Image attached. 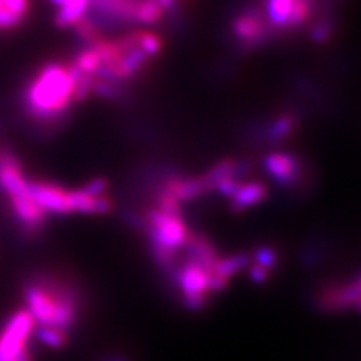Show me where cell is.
<instances>
[{"label": "cell", "mask_w": 361, "mask_h": 361, "mask_svg": "<svg viewBox=\"0 0 361 361\" xmlns=\"http://www.w3.org/2000/svg\"><path fill=\"white\" fill-rule=\"evenodd\" d=\"M75 82L70 65L49 63L32 78L25 89L26 113L38 122L59 121L74 103Z\"/></svg>", "instance_id": "6da1fadb"}, {"label": "cell", "mask_w": 361, "mask_h": 361, "mask_svg": "<svg viewBox=\"0 0 361 361\" xmlns=\"http://www.w3.org/2000/svg\"><path fill=\"white\" fill-rule=\"evenodd\" d=\"M25 298L35 325L70 334L80 312V300L73 288L56 279H38L26 285Z\"/></svg>", "instance_id": "7a4b0ae2"}, {"label": "cell", "mask_w": 361, "mask_h": 361, "mask_svg": "<svg viewBox=\"0 0 361 361\" xmlns=\"http://www.w3.org/2000/svg\"><path fill=\"white\" fill-rule=\"evenodd\" d=\"M35 330V321L23 309L14 313L0 330V361H33L29 338Z\"/></svg>", "instance_id": "3957f363"}, {"label": "cell", "mask_w": 361, "mask_h": 361, "mask_svg": "<svg viewBox=\"0 0 361 361\" xmlns=\"http://www.w3.org/2000/svg\"><path fill=\"white\" fill-rule=\"evenodd\" d=\"M211 271L202 265L188 261L179 269L178 283L183 292L184 304L190 310H202L209 298Z\"/></svg>", "instance_id": "277c9868"}, {"label": "cell", "mask_w": 361, "mask_h": 361, "mask_svg": "<svg viewBox=\"0 0 361 361\" xmlns=\"http://www.w3.org/2000/svg\"><path fill=\"white\" fill-rule=\"evenodd\" d=\"M146 220L149 224L152 244L178 250L179 247L187 244L191 235L180 216H172V214H166L160 209H151L148 211Z\"/></svg>", "instance_id": "5b68a950"}, {"label": "cell", "mask_w": 361, "mask_h": 361, "mask_svg": "<svg viewBox=\"0 0 361 361\" xmlns=\"http://www.w3.org/2000/svg\"><path fill=\"white\" fill-rule=\"evenodd\" d=\"M71 191L45 180H29V195L45 212L71 214Z\"/></svg>", "instance_id": "8992f818"}, {"label": "cell", "mask_w": 361, "mask_h": 361, "mask_svg": "<svg viewBox=\"0 0 361 361\" xmlns=\"http://www.w3.org/2000/svg\"><path fill=\"white\" fill-rule=\"evenodd\" d=\"M232 30L245 47H256L265 42L269 33V25L265 21L264 13L248 11L233 20Z\"/></svg>", "instance_id": "52a82bcc"}, {"label": "cell", "mask_w": 361, "mask_h": 361, "mask_svg": "<svg viewBox=\"0 0 361 361\" xmlns=\"http://www.w3.org/2000/svg\"><path fill=\"white\" fill-rule=\"evenodd\" d=\"M319 307L324 312H343L358 309L360 306V281L326 288L318 298Z\"/></svg>", "instance_id": "ba28073f"}, {"label": "cell", "mask_w": 361, "mask_h": 361, "mask_svg": "<svg viewBox=\"0 0 361 361\" xmlns=\"http://www.w3.org/2000/svg\"><path fill=\"white\" fill-rule=\"evenodd\" d=\"M265 169L271 176L283 185L293 184L301 175V164L298 158L283 152L269 154L265 158Z\"/></svg>", "instance_id": "9c48e42d"}, {"label": "cell", "mask_w": 361, "mask_h": 361, "mask_svg": "<svg viewBox=\"0 0 361 361\" xmlns=\"http://www.w3.org/2000/svg\"><path fill=\"white\" fill-rule=\"evenodd\" d=\"M164 190L169 191L171 195H173L179 202L193 200L211 191L203 175L199 178H188V179L172 178L167 180Z\"/></svg>", "instance_id": "30bf717a"}, {"label": "cell", "mask_w": 361, "mask_h": 361, "mask_svg": "<svg viewBox=\"0 0 361 361\" xmlns=\"http://www.w3.org/2000/svg\"><path fill=\"white\" fill-rule=\"evenodd\" d=\"M185 247L190 255V261H193L209 271H212L214 265L219 261L216 247L203 235H190Z\"/></svg>", "instance_id": "8fae6325"}, {"label": "cell", "mask_w": 361, "mask_h": 361, "mask_svg": "<svg viewBox=\"0 0 361 361\" xmlns=\"http://www.w3.org/2000/svg\"><path fill=\"white\" fill-rule=\"evenodd\" d=\"M139 0H89L98 13L116 21H134Z\"/></svg>", "instance_id": "7c38bea8"}, {"label": "cell", "mask_w": 361, "mask_h": 361, "mask_svg": "<svg viewBox=\"0 0 361 361\" xmlns=\"http://www.w3.org/2000/svg\"><path fill=\"white\" fill-rule=\"evenodd\" d=\"M267 197V188L262 183H247L240 185V188L235 191V195L231 197L232 199V211L233 212H241L245 208H250L253 205H257V203L264 202Z\"/></svg>", "instance_id": "4fadbf2b"}, {"label": "cell", "mask_w": 361, "mask_h": 361, "mask_svg": "<svg viewBox=\"0 0 361 361\" xmlns=\"http://www.w3.org/2000/svg\"><path fill=\"white\" fill-rule=\"evenodd\" d=\"M87 8H89V0H65L62 5H59L58 14L54 17L56 26L59 27L74 26L78 20L85 17Z\"/></svg>", "instance_id": "5bb4252c"}, {"label": "cell", "mask_w": 361, "mask_h": 361, "mask_svg": "<svg viewBox=\"0 0 361 361\" xmlns=\"http://www.w3.org/2000/svg\"><path fill=\"white\" fill-rule=\"evenodd\" d=\"M292 5L293 0H267L265 11L269 20V27L288 29Z\"/></svg>", "instance_id": "9a60e30c"}, {"label": "cell", "mask_w": 361, "mask_h": 361, "mask_svg": "<svg viewBox=\"0 0 361 361\" xmlns=\"http://www.w3.org/2000/svg\"><path fill=\"white\" fill-rule=\"evenodd\" d=\"M250 261H252V257H250V255H247V253L233 255V256L223 257V259L219 257V261L216 262V265H214V268H212V273L229 280L235 274H238L243 268H245L247 265H250Z\"/></svg>", "instance_id": "2e32d148"}, {"label": "cell", "mask_w": 361, "mask_h": 361, "mask_svg": "<svg viewBox=\"0 0 361 361\" xmlns=\"http://www.w3.org/2000/svg\"><path fill=\"white\" fill-rule=\"evenodd\" d=\"M164 14L163 8L157 4V0H139L137 8H135L134 23H142V25H155L160 21Z\"/></svg>", "instance_id": "e0dca14e"}, {"label": "cell", "mask_w": 361, "mask_h": 361, "mask_svg": "<svg viewBox=\"0 0 361 361\" xmlns=\"http://www.w3.org/2000/svg\"><path fill=\"white\" fill-rule=\"evenodd\" d=\"M35 337H38V341L44 343L45 346L53 348V349H61L68 343V338H70V334H66L61 330L50 329V326H39L35 325Z\"/></svg>", "instance_id": "ac0fdd59"}, {"label": "cell", "mask_w": 361, "mask_h": 361, "mask_svg": "<svg viewBox=\"0 0 361 361\" xmlns=\"http://www.w3.org/2000/svg\"><path fill=\"white\" fill-rule=\"evenodd\" d=\"M78 70H80L82 73L87 74V75H95V71L98 70V66L101 63V59H99V54L98 51L95 50L94 45H89L87 49H85L83 51H80L77 54L75 61L73 62Z\"/></svg>", "instance_id": "d6986e66"}, {"label": "cell", "mask_w": 361, "mask_h": 361, "mask_svg": "<svg viewBox=\"0 0 361 361\" xmlns=\"http://www.w3.org/2000/svg\"><path fill=\"white\" fill-rule=\"evenodd\" d=\"M74 27H75L77 35L80 37L87 45H94L95 42H98L101 39L98 25L94 20H90L87 17H82L75 23Z\"/></svg>", "instance_id": "ffe728a7"}, {"label": "cell", "mask_w": 361, "mask_h": 361, "mask_svg": "<svg viewBox=\"0 0 361 361\" xmlns=\"http://www.w3.org/2000/svg\"><path fill=\"white\" fill-rule=\"evenodd\" d=\"M135 38H137L139 47L148 54L149 58H154V56H157L163 50V41L160 37L155 35V33L139 30L135 32Z\"/></svg>", "instance_id": "44dd1931"}, {"label": "cell", "mask_w": 361, "mask_h": 361, "mask_svg": "<svg viewBox=\"0 0 361 361\" xmlns=\"http://www.w3.org/2000/svg\"><path fill=\"white\" fill-rule=\"evenodd\" d=\"M295 118L292 115H281L276 122L274 126L269 128V139L274 142H280L285 140L286 137H289V134L295 128Z\"/></svg>", "instance_id": "7402d4cb"}, {"label": "cell", "mask_w": 361, "mask_h": 361, "mask_svg": "<svg viewBox=\"0 0 361 361\" xmlns=\"http://www.w3.org/2000/svg\"><path fill=\"white\" fill-rule=\"evenodd\" d=\"M310 11H312L310 0H293L288 29H293L304 25V23H306L307 18L310 17Z\"/></svg>", "instance_id": "603a6c76"}, {"label": "cell", "mask_w": 361, "mask_h": 361, "mask_svg": "<svg viewBox=\"0 0 361 361\" xmlns=\"http://www.w3.org/2000/svg\"><path fill=\"white\" fill-rule=\"evenodd\" d=\"M0 8L9 11L25 21L29 13V0H0Z\"/></svg>", "instance_id": "cb8c5ba5"}, {"label": "cell", "mask_w": 361, "mask_h": 361, "mask_svg": "<svg viewBox=\"0 0 361 361\" xmlns=\"http://www.w3.org/2000/svg\"><path fill=\"white\" fill-rule=\"evenodd\" d=\"M256 264L271 269L277 264V253L268 247L259 248L256 252Z\"/></svg>", "instance_id": "d4e9b609"}, {"label": "cell", "mask_w": 361, "mask_h": 361, "mask_svg": "<svg viewBox=\"0 0 361 361\" xmlns=\"http://www.w3.org/2000/svg\"><path fill=\"white\" fill-rule=\"evenodd\" d=\"M107 188H109L107 180L103 179V178H97V179L90 180V183H87L82 190L85 191V193H87L89 196L98 197V196H103L107 191Z\"/></svg>", "instance_id": "484cf974"}, {"label": "cell", "mask_w": 361, "mask_h": 361, "mask_svg": "<svg viewBox=\"0 0 361 361\" xmlns=\"http://www.w3.org/2000/svg\"><path fill=\"white\" fill-rule=\"evenodd\" d=\"M331 32H333L331 23L321 21V23H318V25H314V27L312 30V38L316 42H325L326 39H329V37L331 35Z\"/></svg>", "instance_id": "4316f807"}, {"label": "cell", "mask_w": 361, "mask_h": 361, "mask_svg": "<svg viewBox=\"0 0 361 361\" xmlns=\"http://www.w3.org/2000/svg\"><path fill=\"white\" fill-rule=\"evenodd\" d=\"M250 276L256 283H264V281H267L269 277V269L259 264H253L250 268Z\"/></svg>", "instance_id": "83f0119b"}, {"label": "cell", "mask_w": 361, "mask_h": 361, "mask_svg": "<svg viewBox=\"0 0 361 361\" xmlns=\"http://www.w3.org/2000/svg\"><path fill=\"white\" fill-rule=\"evenodd\" d=\"M98 361H133L128 355L126 354H119V353H113V354H107L103 358H99Z\"/></svg>", "instance_id": "f1b7e54d"}, {"label": "cell", "mask_w": 361, "mask_h": 361, "mask_svg": "<svg viewBox=\"0 0 361 361\" xmlns=\"http://www.w3.org/2000/svg\"><path fill=\"white\" fill-rule=\"evenodd\" d=\"M176 2H178V0H157V4L163 8L164 13H166V11L173 9L176 6Z\"/></svg>", "instance_id": "f546056e"}]
</instances>
